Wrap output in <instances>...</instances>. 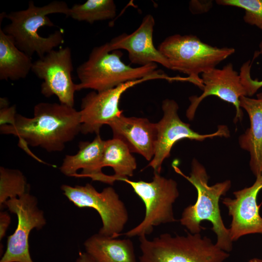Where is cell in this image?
<instances>
[{
	"label": "cell",
	"mask_w": 262,
	"mask_h": 262,
	"mask_svg": "<svg viewBox=\"0 0 262 262\" xmlns=\"http://www.w3.org/2000/svg\"><path fill=\"white\" fill-rule=\"evenodd\" d=\"M81 125L80 111L73 107L40 102L34 107L33 117L16 114L14 124L0 126V131L18 137L19 145L29 153L28 145L59 152L81 132Z\"/></svg>",
	"instance_id": "cell-1"
},
{
	"label": "cell",
	"mask_w": 262,
	"mask_h": 262,
	"mask_svg": "<svg viewBox=\"0 0 262 262\" xmlns=\"http://www.w3.org/2000/svg\"><path fill=\"white\" fill-rule=\"evenodd\" d=\"M175 171L190 182L196 189L197 199L193 205L186 207L183 211L180 220V224L191 233H200L203 229L200 223L204 220L210 221L212 230L216 236V245L222 250L229 252L233 248L229 229L225 226L220 208L219 201L229 190L231 183L226 180L213 185H208L209 176L204 166L196 159L192 162L191 172L189 176L185 175L175 165Z\"/></svg>",
	"instance_id": "cell-2"
},
{
	"label": "cell",
	"mask_w": 262,
	"mask_h": 262,
	"mask_svg": "<svg viewBox=\"0 0 262 262\" xmlns=\"http://www.w3.org/2000/svg\"><path fill=\"white\" fill-rule=\"evenodd\" d=\"M69 9L63 1L54 0L37 6L30 0L26 9L4 13V17L10 22L2 30L21 51L30 57L36 53L41 58L64 42V31L59 29L43 37L39 34L38 30L44 26H54L48 15L62 14L67 16Z\"/></svg>",
	"instance_id": "cell-3"
},
{
	"label": "cell",
	"mask_w": 262,
	"mask_h": 262,
	"mask_svg": "<svg viewBox=\"0 0 262 262\" xmlns=\"http://www.w3.org/2000/svg\"><path fill=\"white\" fill-rule=\"evenodd\" d=\"M119 50L110 51L108 43L94 48L88 59L79 65L77 74L80 82L77 91L91 89L101 92L123 83L163 73L157 70V64L133 67L123 62Z\"/></svg>",
	"instance_id": "cell-4"
},
{
	"label": "cell",
	"mask_w": 262,
	"mask_h": 262,
	"mask_svg": "<svg viewBox=\"0 0 262 262\" xmlns=\"http://www.w3.org/2000/svg\"><path fill=\"white\" fill-rule=\"evenodd\" d=\"M138 262H225L229 252L200 233L172 236L165 233L148 239L139 237Z\"/></svg>",
	"instance_id": "cell-5"
},
{
	"label": "cell",
	"mask_w": 262,
	"mask_h": 262,
	"mask_svg": "<svg viewBox=\"0 0 262 262\" xmlns=\"http://www.w3.org/2000/svg\"><path fill=\"white\" fill-rule=\"evenodd\" d=\"M158 49L170 69L187 74L201 90L203 84L199 74L216 68L235 51L233 48L211 46L194 35L179 34L167 37Z\"/></svg>",
	"instance_id": "cell-6"
},
{
	"label": "cell",
	"mask_w": 262,
	"mask_h": 262,
	"mask_svg": "<svg viewBox=\"0 0 262 262\" xmlns=\"http://www.w3.org/2000/svg\"><path fill=\"white\" fill-rule=\"evenodd\" d=\"M123 181L130 184L145 205V215L142 222L123 234L128 237L147 236L153 228L161 224L176 221L173 205L179 196L176 181L154 172L151 181H132L128 178Z\"/></svg>",
	"instance_id": "cell-7"
},
{
	"label": "cell",
	"mask_w": 262,
	"mask_h": 262,
	"mask_svg": "<svg viewBox=\"0 0 262 262\" xmlns=\"http://www.w3.org/2000/svg\"><path fill=\"white\" fill-rule=\"evenodd\" d=\"M61 190L75 206L91 208L97 211L102 222L98 233L112 238L121 235L129 214L125 204L113 187H106L98 192L89 183L74 186L64 184Z\"/></svg>",
	"instance_id": "cell-8"
},
{
	"label": "cell",
	"mask_w": 262,
	"mask_h": 262,
	"mask_svg": "<svg viewBox=\"0 0 262 262\" xmlns=\"http://www.w3.org/2000/svg\"><path fill=\"white\" fill-rule=\"evenodd\" d=\"M164 115L156 123V138L154 146V154L148 166L154 172L160 174L162 166L165 159L170 155L171 149L178 141L188 139L203 141L208 138L215 137H228L229 131L225 125H220L213 133L202 134L194 131L190 124L182 121L178 115L179 105L173 99H165L162 102Z\"/></svg>",
	"instance_id": "cell-9"
},
{
	"label": "cell",
	"mask_w": 262,
	"mask_h": 262,
	"mask_svg": "<svg viewBox=\"0 0 262 262\" xmlns=\"http://www.w3.org/2000/svg\"><path fill=\"white\" fill-rule=\"evenodd\" d=\"M72 53L68 47L53 49L33 63L32 71L43 80L41 93L56 96L60 103L73 107L77 84L72 80Z\"/></svg>",
	"instance_id": "cell-10"
},
{
	"label": "cell",
	"mask_w": 262,
	"mask_h": 262,
	"mask_svg": "<svg viewBox=\"0 0 262 262\" xmlns=\"http://www.w3.org/2000/svg\"><path fill=\"white\" fill-rule=\"evenodd\" d=\"M4 206L16 215L18 223L14 233L8 237L6 249L0 262H33L29 251V235L33 229H41L46 223L36 198L28 192L7 200Z\"/></svg>",
	"instance_id": "cell-11"
},
{
	"label": "cell",
	"mask_w": 262,
	"mask_h": 262,
	"mask_svg": "<svg viewBox=\"0 0 262 262\" xmlns=\"http://www.w3.org/2000/svg\"><path fill=\"white\" fill-rule=\"evenodd\" d=\"M157 79L167 80L168 76L164 74L149 76L105 91H93L87 94L82 100L80 111L81 132L84 134L95 133L98 135L103 125H108L123 114V111L119 109V101L127 90L144 82Z\"/></svg>",
	"instance_id": "cell-12"
},
{
	"label": "cell",
	"mask_w": 262,
	"mask_h": 262,
	"mask_svg": "<svg viewBox=\"0 0 262 262\" xmlns=\"http://www.w3.org/2000/svg\"><path fill=\"white\" fill-rule=\"evenodd\" d=\"M203 84V92L199 96L190 98L191 104L186 111V116L191 120L200 103L206 97L215 96L234 105L236 109L234 122L241 120L243 113L240 105V99L247 96L246 89L238 73L231 63L227 64L222 68H213L201 74Z\"/></svg>",
	"instance_id": "cell-13"
},
{
	"label": "cell",
	"mask_w": 262,
	"mask_h": 262,
	"mask_svg": "<svg viewBox=\"0 0 262 262\" xmlns=\"http://www.w3.org/2000/svg\"><path fill=\"white\" fill-rule=\"evenodd\" d=\"M256 178L251 186L234 192V198H223L232 218L229 230L233 242L248 234L262 235V217L257 203L258 193L262 189V175Z\"/></svg>",
	"instance_id": "cell-14"
},
{
	"label": "cell",
	"mask_w": 262,
	"mask_h": 262,
	"mask_svg": "<svg viewBox=\"0 0 262 262\" xmlns=\"http://www.w3.org/2000/svg\"><path fill=\"white\" fill-rule=\"evenodd\" d=\"M154 25L153 16L150 14L147 15L139 27L133 33H122L107 42L109 50L125 49L128 52L131 62L140 66L158 63L170 69L167 60L154 45Z\"/></svg>",
	"instance_id": "cell-15"
},
{
	"label": "cell",
	"mask_w": 262,
	"mask_h": 262,
	"mask_svg": "<svg viewBox=\"0 0 262 262\" xmlns=\"http://www.w3.org/2000/svg\"><path fill=\"white\" fill-rule=\"evenodd\" d=\"M105 141L99 134L91 142H82L79 150L75 155H67L60 167L65 175L76 178H89L92 180L111 185L117 181L113 175H107L102 172L101 158Z\"/></svg>",
	"instance_id": "cell-16"
},
{
	"label": "cell",
	"mask_w": 262,
	"mask_h": 262,
	"mask_svg": "<svg viewBox=\"0 0 262 262\" xmlns=\"http://www.w3.org/2000/svg\"><path fill=\"white\" fill-rule=\"evenodd\" d=\"M113 138L123 141L131 152L143 156L151 161L154 154L156 138V123L147 118L126 117L123 114L111 122Z\"/></svg>",
	"instance_id": "cell-17"
},
{
	"label": "cell",
	"mask_w": 262,
	"mask_h": 262,
	"mask_svg": "<svg viewBox=\"0 0 262 262\" xmlns=\"http://www.w3.org/2000/svg\"><path fill=\"white\" fill-rule=\"evenodd\" d=\"M240 105L248 115L250 127L239 136L238 142L241 148L249 153L250 168L256 177L262 175V93L257 98L241 97Z\"/></svg>",
	"instance_id": "cell-18"
},
{
	"label": "cell",
	"mask_w": 262,
	"mask_h": 262,
	"mask_svg": "<svg viewBox=\"0 0 262 262\" xmlns=\"http://www.w3.org/2000/svg\"><path fill=\"white\" fill-rule=\"evenodd\" d=\"M84 246L94 262H137L130 239L112 238L98 233L88 238Z\"/></svg>",
	"instance_id": "cell-19"
},
{
	"label": "cell",
	"mask_w": 262,
	"mask_h": 262,
	"mask_svg": "<svg viewBox=\"0 0 262 262\" xmlns=\"http://www.w3.org/2000/svg\"><path fill=\"white\" fill-rule=\"evenodd\" d=\"M31 57L19 49L13 39L0 29V80L16 81L32 71Z\"/></svg>",
	"instance_id": "cell-20"
},
{
	"label": "cell",
	"mask_w": 262,
	"mask_h": 262,
	"mask_svg": "<svg viewBox=\"0 0 262 262\" xmlns=\"http://www.w3.org/2000/svg\"><path fill=\"white\" fill-rule=\"evenodd\" d=\"M101 166L112 167L117 181H121L133 175L137 164L128 147L121 140L113 138L105 141Z\"/></svg>",
	"instance_id": "cell-21"
},
{
	"label": "cell",
	"mask_w": 262,
	"mask_h": 262,
	"mask_svg": "<svg viewBox=\"0 0 262 262\" xmlns=\"http://www.w3.org/2000/svg\"><path fill=\"white\" fill-rule=\"evenodd\" d=\"M116 14V7L114 0H88L70 8L67 17L92 24L98 21L113 19Z\"/></svg>",
	"instance_id": "cell-22"
},
{
	"label": "cell",
	"mask_w": 262,
	"mask_h": 262,
	"mask_svg": "<svg viewBox=\"0 0 262 262\" xmlns=\"http://www.w3.org/2000/svg\"><path fill=\"white\" fill-rule=\"evenodd\" d=\"M29 186L25 176L17 169L0 167V207L8 199L19 197L28 193Z\"/></svg>",
	"instance_id": "cell-23"
},
{
	"label": "cell",
	"mask_w": 262,
	"mask_h": 262,
	"mask_svg": "<svg viewBox=\"0 0 262 262\" xmlns=\"http://www.w3.org/2000/svg\"><path fill=\"white\" fill-rule=\"evenodd\" d=\"M216 3L243 9L244 22L262 30V0H217Z\"/></svg>",
	"instance_id": "cell-24"
},
{
	"label": "cell",
	"mask_w": 262,
	"mask_h": 262,
	"mask_svg": "<svg viewBox=\"0 0 262 262\" xmlns=\"http://www.w3.org/2000/svg\"><path fill=\"white\" fill-rule=\"evenodd\" d=\"M259 54L262 55V40L259 45ZM250 61H247L243 64L241 68L240 76L242 82L246 89L247 96H253L262 87V80H253L250 76Z\"/></svg>",
	"instance_id": "cell-25"
},
{
	"label": "cell",
	"mask_w": 262,
	"mask_h": 262,
	"mask_svg": "<svg viewBox=\"0 0 262 262\" xmlns=\"http://www.w3.org/2000/svg\"><path fill=\"white\" fill-rule=\"evenodd\" d=\"M0 125H13L15 123L16 111V106H9L5 98H0Z\"/></svg>",
	"instance_id": "cell-26"
},
{
	"label": "cell",
	"mask_w": 262,
	"mask_h": 262,
	"mask_svg": "<svg viewBox=\"0 0 262 262\" xmlns=\"http://www.w3.org/2000/svg\"><path fill=\"white\" fill-rule=\"evenodd\" d=\"M212 6V1L191 0L189 2L190 10L194 14L206 12Z\"/></svg>",
	"instance_id": "cell-27"
},
{
	"label": "cell",
	"mask_w": 262,
	"mask_h": 262,
	"mask_svg": "<svg viewBox=\"0 0 262 262\" xmlns=\"http://www.w3.org/2000/svg\"><path fill=\"white\" fill-rule=\"evenodd\" d=\"M11 222V217L6 212L0 213V239L4 237L7 229Z\"/></svg>",
	"instance_id": "cell-28"
},
{
	"label": "cell",
	"mask_w": 262,
	"mask_h": 262,
	"mask_svg": "<svg viewBox=\"0 0 262 262\" xmlns=\"http://www.w3.org/2000/svg\"><path fill=\"white\" fill-rule=\"evenodd\" d=\"M76 262H94L92 258L86 252H80Z\"/></svg>",
	"instance_id": "cell-29"
},
{
	"label": "cell",
	"mask_w": 262,
	"mask_h": 262,
	"mask_svg": "<svg viewBox=\"0 0 262 262\" xmlns=\"http://www.w3.org/2000/svg\"><path fill=\"white\" fill-rule=\"evenodd\" d=\"M248 262H262V259L259 258H253L250 259Z\"/></svg>",
	"instance_id": "cell-30"
}]
</instances>
